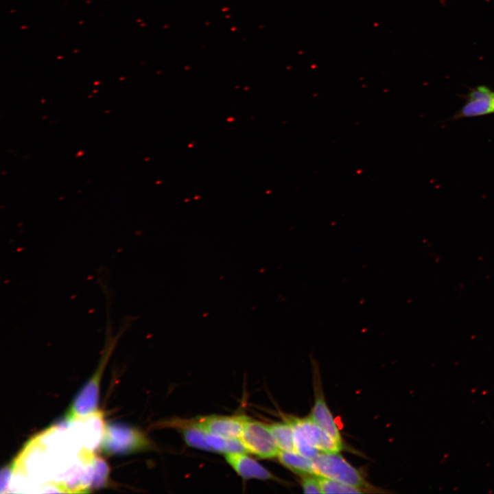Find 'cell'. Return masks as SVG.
Returning <instances> with one entry per match:
<instances>
[{
  "instance_id": "cell-1",
  "label": "cell",
  "mask_w": 494,
  "mask_h": 494,
  "mask_svg": "<svg viewBox=\"0 0 494 494\" xmlns=\"http://www.w3.org/2000/svg\"><path fill=\"white\" fill-rule=\"evenodd\" d=\"M100 447L108 454H129L148 449L151 444L139 430L121 423H110L104 429Z\"/></svg>"
},
{
  "instance_id": "cell-2",
  "label": "cell",
  "mask_w": 494,
  "mask_h": 494,
  "mask_svg": "<svg viewBox=\"0 0 494 494\" xmlns=\"http://www.w3.org/2000/svg\"><path fill=\"white\" fill-rule=\"evenodd\" d=\"M313 461L315 474L361 489H366L368 484L361 473L346 460L337 453L320 452Z\"/></svg>"
},
{
  "instance_id": "cell-3",
  "label": "cell",
  "mask_w": 494,
  "mask_h": 494,
  "mask_svg": "<svg viewBox=\"0 0 494 494\" xmlns=\"http://www.w3.org/2000/svg\"><path fill=\"white\" fill-rule=\"evenodd\" d=\"M246 451L261 459L277 457L279 449L268 425L247 419L240 438Z\"/></svg>"
},
{
  "instance_id": "cell-4",
  "label": "cell",
  "mask_w": 494,
  "mask_h": 494,
  "mask_svg": "<svg viewBox=\"0 0 494 494\" xmlns=\"http://www.w3.org/2000/svg\"><path fill=\"white\" fill-rule=\"evenodd\" d=\"M106 359V357L104 358L99 367L73 399L66 413L65 422L69 423L99 412L97 406L99 381Z\"/></svg>"
},
{
  "instance_id": "cell-5",
  "label": "cell",
  "mask_w": 494,
  "mask_h": 494,
  "mask_svg": "<svg viewBox=\"0 0 494 494\" xmlns=\"http://www.w3.org/2000/svg\"><path fill=\"white\" fill-rule=\"evenodd\" d=\"M248 417L239 416H209L197 419L198 425L206 432L230 438H241Z\"/></svg>"
},
{
  "instance_id": "cell-6",
  "label": "cell",
  "mask_w": 494,
  "mask_h": 494,
  "mask_svg": "<svg viewBox=\"0 0 494 494\" xmlns=\"http://www.w3.org/2000/svg\"><path fill=\"white\" fill-rule=\"evenodd\" d=\"M467 99L464 105L454 115V119L494 113V91L489 88L478 86L469 93Z\"/></svg>"
},
{
  "instance_id": "cell-7",
  "label": "cell",
  "mask_w": 494,
  "mask_h": 494,
  "mask_svg": "<svg viewBox=\"0 0 494 494\" xmlns=\"http://www.w3.org/2000/svg\"><path fill=\"white\" fill-rule=\"evenodd\" d=\"M225 459L233 470L246 480H275L274 475L253 460L246 453H231L225 455Z\"/></svg>"
},
{
  "instance_id": "cell-8",
  "label": "cell",
  "mask_w": 494,
  "mask_h": 494,
  "mask_svg": "<svg viewBox=\"0 0 494 494\" xmlns=\"http://www.w3.org/2000/svg\"><path fill=\"white\" fill-rule=\"evenodd\" d=\"M297 420L311 445L320 452L337 453L343 448V445L336 442L309 416L305 419L297 418Z\"/></svg>"
},
{
  "instance_id": "cell-9",
  "label": "cell",
  "mask_w": 494,
  "mask_h": 494,
  "mask_svg": "<svg viewBox=\"0 0 494 494\" xmlns=\"http://www.w3.org/2000/svg\"><path fill=\"white\" fill-rule=\"evenodd\" d=\"M314 403L310 418L321 428L326 431L336 442L343 445L342 436L336 421L318 390H316Z\"/></svg>"
},
{
  "instance_id": "cell-10",
  "label": "cell",
  "mask_w": 494,
  "mask_h": 494,
  "mask_svg": "<svg viewBox=\"0 0 494 494\" xmlns=\"http://www.w3.org/2000/svg\"><path fill=\"white\" fill-rule=\"evenodd\" d=\"M277 458L285 467L301 475L315 474L312 459L296 451H280Z\"/></svg>"
},
{
  "instance_id": "cell-11",
  "label": "cell",
  "mask_w": 494,
  "mask_h": 494,
  "mask_svg": "<svg viewBox=\"0 0 494 494\" xmlns=\"http://www.w3.org/2000/svg\"><path fill=\"white\" fill-rule=\"evenodd\" d=\"M268 427L280 451H296L293 427L289 421L273 423Z\"/></svg>"
},
{
  "instance_id": "cell-12",
  "label": "cell",
  "mask_w": 494,
  "mask_h": 494,
  "mask_svg": "<svg viewBox=\"0 0 494 494\" xmlns=\"http://www.w3.org/2000/svg\"><path fill=\"white\" fill-rule=\"evenodd\" d=\"M288 421L293 427L295 451L308 458L314 459L320 452L311 445L297 418H290Z\"/></svg>"
},
{
  "instance_id": "cell-13",
  "label": "cell",
  "mask_w": 494,
  "mask_h": 494,
  "mask_svg": "<svg viewBox=\"0 0 494 494\" xmlns=\"http://www.w3.org/2000/svg\"><path fill=\"white\" fill-rule=\"evenodd\" d=\"M322 493H362V489L351 486L331 479L319 477Z\"/></svg>"
},
{
  "instance_id": "cell-14",
  "label": "cell",
  "mask_w": 494,
  "mask_h": 494,
  "mask_svg": "<svg viewBox=\"0 0 494 494\" xmlns=\"http://www.w3.org/2000/svg\"><path fill=\"white\" fill-rule=\"evenodd\" d=\"M301 485L305 493H322L319 478L316 474L303 475Z\"/></svg>"
}]
</instances>
